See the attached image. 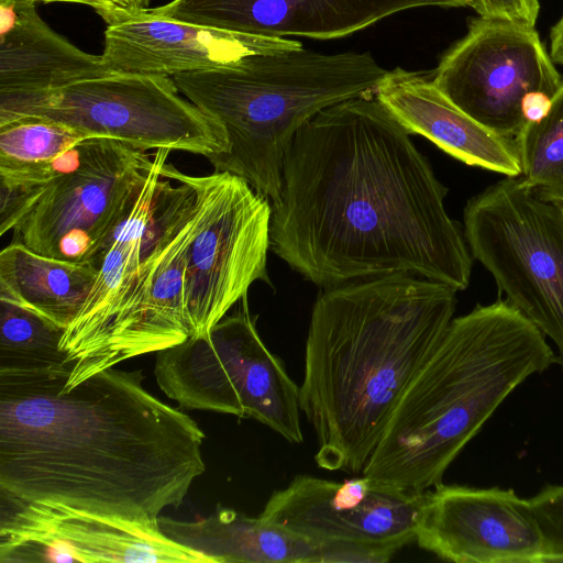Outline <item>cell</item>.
<instances>
[{
    "label": "cell",
    "mask_w": 563,
    "mask_h": 563,
    "mask_svg": "<svg viewBox=\"0 0 563 563\" xmlns=\"http://www.w3.org/2000/svg\"><path fill=\"white\" fill-rule=\"evenodd\" d=\"M65 329L8 299L0 298V372L62 366Z\"/></svg>",
    "instance_id": "603a6c76"
},
{
    "label": "cell",
    "mask_w": 563,
    "mask_h": 563,
    "mask_svg": "<svg viewBox=\"0 0 563 563\" xmlns=\"http://www.w3.org/2000/svg\"><path fill=\"white\" fill-rule=\"evenodd\" d=\"M143 9H147L151 0H137Z\"/></svg>",
    "instance_id": "f1b7e54d"
},
{
    "label": "cell",
    "mask_w": 563,
    "mask_h": 563,
    "mask_svg": "<svg viewBox=\"0 0 563 563\" xmlns=\"http://www.w3.org/2000/svg\"><path fill=\"white\" fill-rule=\"evenodd\" d=\"M38 118L87 139L121 141L143 151L166 148L207 159L228 151L222 128L179 96L172 77L111 73L38 92L0 95V124Z\"/></svg>",
    "instance_id": "9c48e42d"
},
{
    "label": "cell",
    "mask_w": 563,
    "mask_h": 563,
    "mask_svg": "<svg viewBox=\"0 0 563 563\" xmlns=\"http://www.w3.org/2000/svg\"><path fill=\"white\" fill-rule=\"evenodd\" d=\"M464 235L505 299L555 344L563 371V205L506 177L467 201Z\"/></svg>",
    "instance_id": "30bf717a"
},
{
    "label": "cell",
    "mask_w": 563,
    "mask_h": 563,
    "mask_svg": "<svg viewBox=\"0 0 563 563\" xmlns=\"http://www.w3.org/2000/svg\"><path fill=\"white\" fill-rule=\"evenodd\" d=\"M432 80L475 121L514 140L527 124L526 100L554 96L563 77L534 26L478 16L442 55Z\"/></svg>",
    "instance_id": "7c38bea8"
},
{
    "label": "cell",
    "mask_w": 563,
    "mask_h": 563,
    "mask_svg": "<svg viewBox=\"0 0 563 563\" xmlns=\"http://www.w3.org/2000/svg\"><path fill=\"white\" fill-rule=\"evenodd\" d=\"M466 5L470 0H173L147 12L254 36L331 40L408 9Z\"/></svg>",
    "instance_id": "2e32d148"
},
{
    "label": "cell",
    "mask_w": 563,
    "mask_h": 563,
    "mask_svg": "<svg viewBox=\"0 0 563 563\" xmlns=\"http://www.w3.org/2000/svg\"><path fill=\"white\" fill-rule=\"evenodd\" d=\"M74 364L0 372V493L159 525L206 471L197 422L111 367L63 389Z\"/></svg>",
    "instance_id": "7a4b0ae2"
},
{
    "label": "cell",
    "mask_w": 563,
    "mask_h": 563,
    "mask_svg": "<svg viewBox=\"0 0 563 563\" xmlns=\"http://www.w3.org/2000/svg\"><path fill=\"white\" fill-rule=\"evenodd\" d=\"M161 530L213 563H314L313 542L262 517L221 508L196 521L159 517Z\"/></svg>",
    "instance_id": "ffe728a7"
},
{
    "label": "cell",
    "mask_w": 563,
    "mask_h": 563,
    "mask_svg": "<svg viewBox=\"0 0 563 563\" xmlns=\"http://www.w3.org/2000/svg\"><path fill=\"white\" fill-rule=\"evenodd\" d=\"M375 96L409 134L424 136L466 165L520 176L514 140L475 121L424 74L400 67L388 70Z\"/></svg>",
    "instance_id": "ac0fdd59"
},
{
    "label": "cell",
    "mask_w": 563,
    "mask_h": 563,
    "mask_svg": "<svg viewBox=\"0 0 563 563\" xmlns=\"http://www.w3.org/2000/svg\"><path fill=\"white\" fill-rule=\"evenodd\" d=\"M156 150L129 213L106 242L86 302L60 347L73 363L64 390L130 358L194 335L185 299L187 253L199 217L196 191Z\"/></svg>",
    "instance_id": "5b68a950"
},
{
    "label": "cell",
    "mask_w": 563,
    "mask_h": 563,
    "mask_svg": "<svg viewBox=\"0 0 563 563\" xmlns=\"http://www.w3.org/2000/svg\"><path fill=\"white\" fill-rule=\"evenodd\" d=\"M239 302L206 333L158 351L156 382L180 407L251 418L301 443L299 386L262 341L246 297Z\"/></svg>",
    "instance_id": "ba28073f"
},
{
    "label": "cell",
    "mask_w": 563,
    "mask_h": 563,
    "mask_svg": "<svg viewBox=\"0 0 563 563\" xmlns=\"http://www.w3.org/2000/svg\"><path fill=\"white\" fill-rule=\"evenodd\" d=\"M424 495L364 475L340 482L297 475L269 496L260 517L314 544L351 543L395 554L415 541Z\"/></svg>",
    "instance_id": "5bb4252c"
},
{
    "label": "cell",
    "mask_w": 563,
    "mask_h": 563,
    "mask_svg": "<svg viewBox=\"0 0 563 563\" xmlns=\"http://www.w3.org/2000/svg\"><path fill=\"white\" fill-rule=\"evenodd\" d=\"M98 269L48 257L11 242L0 253V298L67 329L86 302Z\"/></svg>",
    "instance_id": "44dd1931"
},
{
    "label": "cell",
    "mask_w": 563,
    "mask_h": 563,
    "mask_svg": "<svg viewBox=\"0 0 563 563\" xmlns=\"http://www.w3.org/2000/svg\"><path fill=\"white\" fill-rule=\"evenodd\" d=\"M478 16L516 21L536 26L539 0H470V5Z\"/></svg>",
    "instance_id": "484cf974"
},
{
    "label": "cell",
    "mask_w": 563,
    "mask_h": 563,
    "mask_svg": "<svg viewBox=\"0 0 563 563\" xmlns=\"http://www.w3.org/2000/svg\"><path fill=\"white\" fill-rule=\"evenodd\" d=\"M545 335L505 298L451 320L415 374L362 475L424 493L501 402L555 363Z\"/></svg>",
    "instance_id": "277c9868"
},
{
    "label": "cell",
    "mask_w": 563,
    "mask_h": 563,
    "mask_svg": "<svg viewBox=\"0 0 563 563\" xmlns=\"http://www.w3.org/2000/svg\"><path fill=\"white\" fill-rule=\"evenodd\" d=\"M111 73L102 55L53 31L35 2L0 0V95L47 91Z\"/></svg>",
    "instance_id": "d6986e66"
},
{
    "label": "cell",
    "mask_w": 563,
    "mask_h": 563,
    "mask_svg": "<svg viewBox=\"0 0 563 563\" xmlns=\"http://www.w3.org/2000/svg\"><path fill=\"white\" fill-rule=\"evenodd\" d=\"M302 47L299 41L235 33L151 14L108 25L102 53L112 73L173 77L231 67L242 59Z\"/></svg>",
    "instance_id": "e0dca14e"
},
{
    "label": "cell",
    "mask_w": 563,
    "mask_h": 563,
    "mask_svg": "<svg viewBox=\"0 0 563 563\" xmlns=\"http://www.w3.org/2000/svg\"><path fill=\"white\" fill-rule=\"evenodd\" d=\"M387 73L368 52L324 54L302 46L172 78L225 133L228 151L208 159L213 170L240 176L275 203L296 132L328 107L375 96Z\"/></svg>",
    "instance_id": "8992f818"
},
{
    "label": "cell",
    "mask_w": 563,
    "mask_h": 563,
    "mask_svg": "<svg viewBox=\"0 0 563 563\" xmlns=\"http://www.w3.org/2000/svg\"><path fill=\"white\" fill-rule=\"evenodd\" d=\"M42 3H69L92 9L108 25L131 18L141 11L137 0H30Z\"/></svg>",
    "instance_id": "4316f807"
},
{
    "label": "cell",
    "mask_w": 563,
    "mask_h": 563,
    "mask_svg": "<svg viewBox=\"0 0 563 563\" xmlns=\"http://www.w3.org/2000/svg\"><path fill=\"white\" fill-rule=\"evenodd\" d=\"M528 501L541 533L544 563L563 562V485H547Z\"/></svg>",
    "instance_id": "d4e9b609"
},
{
    "label": "cell",
    "mask_w": 563,
    "mask_h": 563,
    "mask_svg": "<svg viewBox=\"0 0 563 563\" xmlns=\"http://www.w3.org/2000/svg\"><path fill=\"white\" fill-rule=\"evenodd\" d=\"M184 177L195 189L199 206L184 285L196 336L225 317L254 282L269 283L266 265L273 208L234 174Z\"/></svg>",
    "instance_id": "8fae6325"
},
{
    "label": "cell",
    "mask_w": 563,
    "mask_h": 563,
    "mask_svg": "<svg viewBox=\"0 0 563 563\" xmlns=\"http://www.w3.org/2000/svg\"><path fill=\"white\" fill-rule=\"evenodd\" d=\"M415 541L456 563H544L529 501L514 489L439 484L426 492Z\"/></svg>",
    "instance_id": "9a60e30c"
},
{
    "label": "cell",
    "mask_w": 563,
    "mask_h": 563,
    "mask_svg": "<svg viewBox=\"0 0 563 563\" xmlns=\"http://www.w3.org/2000/svg\"><path fill=\"white\" fill-rule=\"evenodd\" d=\"M520 178L542 199L563 205V81L547 115L514 139Z\"/></svg>",
    "instance_id": "cb8c5ba5"
},
{
    "label": "cell",
    "mask_w": 563,
    "mask_h": 563,
    "mask_svg": "<svg viewBox=\"0 0 563 563\" xmlns=\"http://www.w3.org/2000/svg\"><path fill=\"white\" fill-rule=\"evenodd\" d=\"M456 291L390 274L318 296L299 405L317 437L319 467L362 473L404 390L453 319Z\"/></svg>",
    "instance_id": "3957f363"
},
{
    "label": "cell",
    "mask_w": 563,
    "mask_h": 563,
    "mask_svg": "<svg viewBox=\"0 0 563 563\" xmlns=\"http://www.w3.org/2000/svg\"><path fill=\"white\" fill-rule=\"evenodd\" d=\"M376 96L328 107L294 135L271 249L328 289L390 274L467 288L472 254L446 188Z\"/></svg>",
    "instance_id": "6da1fadb"
},
{
    "label": "cell",
    "mask_w": 563,
    "mask_h": 563,
    "mask_svg": "<svg viewBox=\"0 0 563 563\" xmlns=\"http://www.w3.org/2000/svg\"><path fill=\"white\" fill-rule=\"evenodd\" d=\"M213 563L159 525L1 496L0 562Z\"/></svg>",
    "instance_id": "4fadbf2b"
},
{
    "label": "cell",
    "mask_w": 563,
    "mask_h": 563,
    "mask_svg": "<svg viewBox=\"0 0 563 563\" xmlns=\"http://www.w3.org/2000/svg\"><path fill=\"white\" fill-rule=\"evenodd\" d=\"M554 64L563 66V14L550 31V52Z\"/></svg>",
    "instance_id": "83f0119b"
},
{
    "label": "cell",
    "mask_w": 563,
    "mask_h": 563,
    "mask_svg": "<svg viewBox=\"0 0 563 563\" xmlns=\"http://www.w3.org/2000/svg\"><path fill=\"white\" fill-rule=\"evenodd\" d=\"M153 163L121 141L87 139L71 170L37 187H0V234L12 231L11 242L33 252L96 268Z\"/></svg>",
    "instance_id": "52a82bcc"
},
{
    "label": "cell",
    "mask_w": 563,
    "mask_h": 563,
    "mask_svg": "<svg viewBox=\"0 0 563 563\" xmlns=\"http://www.w3.org/2000/svg\"><path fill=\"white\" fill-rule=\"evenodd\" d=\"M85 140L78 131L45 119L0 124V187H37L71 170Z\"/></svg>",
    "instance_id": "7402d4cb"
}]
</instances>
